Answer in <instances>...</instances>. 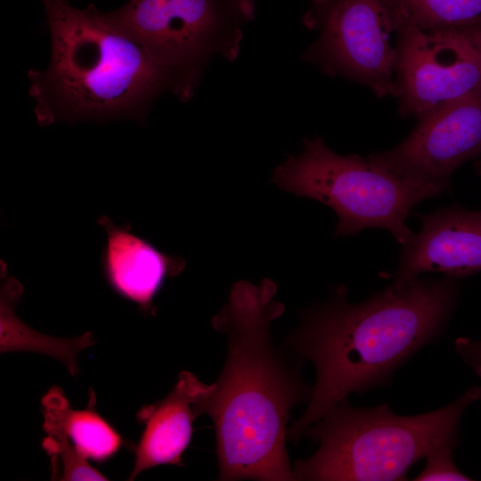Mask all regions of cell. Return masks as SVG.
Instances as JSON below:
<instances>
[{
    "label": "cell",
    "mask_w": 481,
    "mask_h": 481,
    "mask_svg": "<svg viewBox=\"0 0 481 481\" xmlns=\"http://www.w3.org/2000/svg\"><path fill=\"white\" fill-rule=\"evenodd\" d=\"M97 223L107 233L102 261L107 281L143 313L154 314L153 298L167 277L183 271L184 260L159 251L132 233L130 226H117L105 216H100Z\"/></svg>",
    "instance_id": "obj_11"
},
{
    "label": "cell",
    "mask_w": 481,
    "mask_h": 481,
    "mask_svg": "<svg viewBox=\"0 0 481 481\" xmlns=\"http://www.w3.org/2000/svg\"><path fill=\"white\" fill-rule=\"evenodd\" d=\"M477 168H478V170H479L480 173H481V159H480V161H479L478 164H477Z\"/></svg>",
    "instance_id": "obj_21"
},
{
    "label": "cell",
    "mask_w": 481,
    "mask_h": 481,
    "mask_svg": "<svg viewBox=\"0 0 481 481\" xmlns=\"http://www.w3.org/2000/svg\"><path fill=\"white\" fill-rule=\"evenodd\" d=\"M479 26H481V24Z\"/></svg>",
    "instance_id": "obj_22"
},
{
    "label": "cell",
    "mask_w": 481,
    "mask_h": 481,
    "mask_svg": "<svg viewBox=\"0 0 481 481\" xmlns=\"http://www.w3.org/2000/svg\"><path fill=\"white\" fill-rule=\"evenodd\" d=\"M273 183L299 197L318 200L338 216L335 234L349 236L365 228H383L404 245L413 235L405 222L423 200L441 188L404 180L357 154L332 151L320 136L306 138L304 151L278 166Z\"/></svg>",
    "instance_id": "obj_5"
},
{
    "label": "cell",
    "mask_w": 481,
    "mask_h": 481,
    "mask_svg": "<svg viewBox=\"0 0 481 481\" xmlns=\"http://www.w3.org/2000/svg\"><path fill=\"white\" fill-rule=\"evenodd\" d=\"M23 289L13 278L6 279L1 286L0 351H33L54 357L64 363L71 375L78 373V353L94 345L91 332L75 338H58L34 330L14 314V306Z\"/></svg>",
    "instance_id": "obj_14"
},
{
    "label": "cell",
    "mask_w": 481,
    "mask_h": 481,
    "mask_svg": "<svg viewBox=\"0 0 481 481\" xmlns=\"http://www.w3.org/2000/svg\"><path fill=\"white\" fill-rule=\"evenodd\" d=\"M339 287L326 302L302 312L299 326L283 346L310 360L316 380L304 414L292 421L287 438L298 443L305 429L351 393L389 382L392 373L432 342L455 304L453 278H416L395 283L351 304Z\"/></svg>",
    "instance_id": "obj_2"
},
{
    "label": "cell",
    "mask_w": 481,
    "mask_h": 481,
    "mask_svg": "<svg viewBox=\"0 0 481 481\" xmlns=\"http://www.w3.org/2000/svg\"><path fill=\"white\" fill-rule=\"evenodd\" d=\"M457 443H448L434 450L428 457L423 470L415 480H471L461 473L452 460V452Z\"/></svg>",
    "instance_id": "obj_17"
},
{
    "label": "cell",
    "mask_w": 481,
    "mask_h": 481,
    "mask_svg": "<svg viewBox=\"0 0 481 481\" xmlns=\"http://www.w3.org/2000/svg\"><path fill=\"white\" fill-rule=\"evenodd\" d=\"M422 227L403 245L395 283H406L426 272L451 278L481 271V211L461 207L420 216Z\"/></svg>",
    "instance_id": "obj_10"
},
{
    "label": "cell",
    "mask_w": 481,
    "mask_h": 481,
    "mask_svg": "<svg viewBox=\"0 0 481 481\" xmlns=\"http://www.w3.org/2000/svg\"><path fill=\"white\" fill-rule=\"evenodd\" d=\"M276 289L270 279L259 285L239 281L211 320L227 338V356L194 408L214 422L219 480H295L286 450L288 423L291 410L309 401L313 387L301 376L302 360L273 343L271 323L285 310L273 300Z\"/></svg>",
    "instance_id": "obj_1"
},
{
    "label": "cell",
    "mask_w": 481,
    "mask_h": 481,
    "mask_svg": "<svg viewBox=\"0 0 481 481\" xmlns=\"http://www.w3.org/2000/svg\"><path fill=\"white\" fill-rule=\"evenodd\" d=\"M405 23L423 30L477 26L481 0H394Z\"/></svg>",
    "instance_id": "obj_15"
},
{
    "label": "cell",
    "mask_w": 481,
    "mask_h": 481,
    "mask_svg": "<svg viewBox=\"0 0 481 481\" xmlns=\"http://www.w3.org/2000/svg\"><path fill=\"white\" fill-rule=\"evenodd\" d=\"M229 2L247 19L252 20L255 18L254 0H229Z\"/></svg>",
    "instance_id": "obj_19"
},
{
    "label": "cell",
    "mask_w": 481,
    "mask_h": 481,
    "mask_svg": "<svg viewBox=\"0 0 481 481\" xmlns=\"http://www.w3.org/2000/svg\"><path fill=\"white\" fill-rule=\"evenodd\" d=\"M95 395L90 393L85 410H73L63 391L53 387L42 398L44 430L47 436L62 438L85 459L102 461L121 445L120 436L95 412Z\"/></svg>",
    "instance_id": "obj_13"
},
{
    "label": "cell",
    "mask_w": 481,
    "mask_h": 481,
    "mask_svg": "<svg viewBox=\"0 0 481 481\" xmlns=\"http://www.w3.org/2000/svg\"><path fill=\"white\" fill-rule=\"evenodd\" d=\"M98 13L147 53L182 102L194 95L213 57H237L249 22L228 0H128Z\"/></svg>",
    "instance_id": "obj_6"
},
{
    "label": "cell",
    "mask_w": 481,
    "mask_h": 481,
    "mask_svg": "<svg viewBox=\"0 0 481 481\" xmlns=\"http://www.w3.org/2000/svg\"><path fill=\"white\" fill-rule=\"evenodd\" d=\"M208 385L193 373L182 371L164 399L138 412V420L145 428L135 449L129 480L158 465H183L182 455L192 438V422L199 417L194 403Z\"/></svg>",
    "instance_id": "obj_12"
},
{
    "label": "cell",
    "mask_w": 481,
    "mask_h": 481,
    "mask_svg": "<svg viewBox=\"0 0 481 481\" xmlns=\"http://www.w3.org/2000/svg\"><path fill=\"white\" fill-rule=\"evenodd\" d=\"M306 23L319 29L303 59L329 76L364 85L378 97H396L397 36L405 20L394 0H311Z\"/></svg>",
    "instance_id": "obj_7"
},
{
    "label": "cell",
    "mask_w": 481,
    "mask_h": 481,
    "mask_svg": "<svg viewBox=\"0 0 481 481\" xmlns=\"http://www.w3.org/2000/svg\"><path fill=\"white\" fill-rule=\"evenodd\" d=\"M481 400V386L438 410L395 414L387 403L356 408L347 399L307 427L302 437L318 450L294 463L295 480L392 481L407 479L410 468L448 443H457L465 409Z\"/></svg>",
    "instance_id": "obj_4"
},
{
    "label": "cell",
    "mask_w": 481,
    "mask_h": 481,
    "mask_svg": "<svg viewBox=\"0 0 481 481\" xmlns=\"http://www.w3.org/2000/svg\"><path fill=\"white\" fill-rule=\"evenodd\" d=\"M481 55V26L460 28Z\"/></svg>",
    "instance_id": "obj_20"
},
{
    "label": "cell",
    "mask_w": 481,
    "mask_h": 481,
    "mask_svg": "<svg viewBox=\"0 0 481 481\" xmlns=\"http://www.w3.org/2000/svg\"><path fill=\"white\" fill-rule=\"evenodd\" d=\"M455 350L463 361L481 377V340L461 337L455 340Z\"/></svg>",
    "instance_id": "obj_18"
},
{
    "label": "cell",
    "mask_w": 481,
    "mask_h": 481,
    "mask_svg": "<svg viewBox=\"0 0 481 481\" xmlns=\"http://www.w3.org/2000/svg\"><path fill=\"white\" fill-rule=\"evenodd\" d=\"M480 153L481 86L419 117L402 143L368 159L404 180L448 191L454 170Z\"/></svg>",
    "instance_id": "obj_9"
},
{
    "label": "cell",
    "mask_w": 481,
    "mask_h": 481,
    "mask_svg": "<svg viewBox=\"0 0 481 481\" xmlns=\"http://www.w3.org/2000/svg\"><path fill=\"white\" fill-rule=\"evenodd\" d=\"M395 80L402 118H417L481 86V55L461 29L406 23L395 40Z\"/></svg>",
    "instance_id": "obj_8"
},
{
    "label": "cell",
    "mask_w": 481,
    "mask_h": 481,
    "mask_svg": "<svg viewBox=\"0 0 481 481\" xmlns=\"http://www.w3.org/2000/svg\"><path fill=\"white\" fill-rule=\"evenodd\" d=\"M51 36L45 69H30L29 94L41 126L60 121H144L168 81L136 43L107 25L94 4L40 0Z\"/></svg>",
    "instance_id": "obj_3"
},
{
    "label": "cell",
    "mask_w": 481,
    "mask_h": 481,
    "mask_svg": "<svg viewBox=\"0 0 481 481\" xmlns=\"http://www.w3.org/2000/svg\"><path fill=\"white\" fill-rule=\"evenodd\" d=\"M481 211V210H480Z\"/></svg>",
    "instance_id": "obj_23"
},
{
    "label": "cell",
    "mask_w": 481,
    "mask_h": 481,
    "mask_svg": "<svg viewBox=\"0 0 481 481\" xmlns=\"http://www.w3.org/2000/svg\"><path fill=\"white\" fill-rule=\"evenodd\" d=\"M42 446L53 458L61 465V480H107L97 469L90 466L87 460L81 456L76 449L64 439L47 436Z\"/></svg>",
    "instance_id": "obj_16"
}]
</instances>
